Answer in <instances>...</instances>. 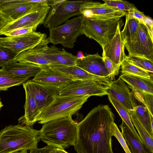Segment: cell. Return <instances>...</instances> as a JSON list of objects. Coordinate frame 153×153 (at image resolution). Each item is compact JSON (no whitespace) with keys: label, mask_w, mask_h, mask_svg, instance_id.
Here are the masks:
<instances>
[{"label":"cell","mask_w":153,"mask_h":153,"mask_svg":"<svg viewBox=\"0 0 153 153\" xmlns=\"http://www.w3.org/2000/svg\"><path fill=\"white\" fill-rule=\"evenodd\" d=\"M33 31V28L32 27H21L5 33L2 35H5L7 37H16L25 35Z\"/></svg>","instance_id":"cell-36"},{"label":"cell","mask_w":153,"mask_h":153,"mask_svg":"<svg viewBox=\"0 0 153 153\" xmlns=\"http://www.w3.org/2000/svg\"><path fill=\"white\" fill-rule=\"evenodd\" d=\"M29 78L12 74L2 67L0 69V91H6L12 87L23 84Z\"/></svg>","instance_id":"cell-26"},{"label":"cell","mask_w":153,"mask_h":153,"mask_svg":"<svg viewBox=\"0 0 153 153\" xmlns=\"http://www.w3.org/2000/svg\"><path fill=\"white\" fill-rule=\"evenodd\" d=\"M4 67L7 71L12 74L29 78L34 77L42 69L40 66L36 64L15 61Z\"/></svg>","instance_id":"cell-24"},{"label":"cell","mask_w":153,"mask_h":153,"mask_svg":"<svg viewBox=\"0 0 153 153\" xmlns=\"http://www.w3.org/2000/svg\"><path fill=\"white\" fill-rule=\"evenodd\" d=\"M50 68L64 74L74 80H90L108 87L113 81L108 77H102L90 74L77 65L65 66L56 64L48 65Z\"/></svg>","instance_id":"cell-16"},{"label":"cell","mask_w":153,"mask_h":153,"mask_svg":"<svg viewBox=\"0 0 153 153\" xmlns=\"http://www.w3.org/2000/svg\"><path fill=\"white\" fill-rule=\"evenodd\" d=\"M85 10L91 11L94 15L111 17H121L125 16L126 13L117 9L111 7L104 3L85 1L82 4L80 12Z\"/></svg>","instance_id":"cell-22"},{"label":"cell","mask_w":153,"mask_h":153,"mask_svg":"<svg viewBox=\"0 0 153 153\" xmlns=\"http://www.w3.org/2000/svg\"><path fill=\"white\" fill-rule=\"evenodd\" d=\"M42 4L48 5L31 0H0V14L10 22L23 17Z\"/></svg>","instance_id":"cell-13"},{"label":"cell","mask_w":153,"mask_h":153,"mask_svg":"<svg viewBox=\"0 0 153 153\" xmlns=\"http://www.w3.org/2000/svg\"><path fill=\"white\" fill-rule=\"evenodd\" d=\"M108 87L92 80H73L60 89L58 91V95L102 96L108 95L106 91Z\"/></svg>","instance_id":"cell-9"},{"label":"cell","mask_w":153,"mask_h":153,"mask_svg":"<svg viewBox=\"0 0 153 153\" xmlns=\"http://www.w3.org/2000/svg\"><path fill=\"white\" fill-rule=\"evenodd\" d=\"M85 1L62 0L52 5L44 21V26L50 30L65 22L71 17L82 15L80 9Z\"/></svg>","instance_id":"cell-7"},{"label":"cell","mask_w":153,"mask_h":153,"mask_svg":"<svg viewBox=\"0 0 153 153\" xmlns=\"http://www.w3.org/2000/svg\"><path fill=\"white\" fill-rule=\"evenodd\" d=\"M110 102L114 107L126 124L129 128L136 137L140 141L141 139L137 132L131 122L128 111L121 104L111 96L108 95Z\"/></svg>","instance_id":"cell-30"},{"label":"cell","mask_w":153,"mask_h":153,"mask_svg":"<svg viewBox=\"0 0 153 153\" xmlns=\"http://www.w3.org/2000/svg\"><path fill=\"white\" fill-rule=\"evenodd\" d=\"M121 72L123 74H131L145 78L153 77V74L144 70L125 60L121 64Z\"/></svg>","instance_id":"cell-31"},{"label":"cell","mask_w":153,"mask_h":153,"mask_svg":"<svg viewBox=\"0 0 153 153\" xmlns=\"http://www.w3.org/2000/svg\"><path fill=\"white\" fill-rule=\"evenodd\" d=\"M131 90L135 99L142 103L153 116V94L134 89Z\"/></svg>","instance_id":"cell-33"},{"label":"cell","mask_w":153,"mask_h":153,"mask_svg":"<svg viewBox=\"0 0 153 153\" xmlns=\"http://www.w3.org/2000/svg\"><path fill=\"white\" fill-rule=\"evenodd\" d=\"M42 56L51 62L52 64L65 66L76 65L78 58L76 56L54 45L48 46L41 52Z\"/></svg>","instance_id":"cell-20"},{"label":"cell","mask_w":153,"mask_h":153,"mask_svg":"<svg viewBox=\"0 0 153 153\" xmlns=\"http://www.w3.org/2000/svg\"><path fill=\"white\" fill-rule=\"evenodd\" d=\"M123 25V21L118 23L114 35L102 48V57L108 58L119 67L127 57L124 51L125 43L120 33L121 28Z\"/></svg>","instance_id":"cell-14"},{"label":"cell","mask_w":153,"mask_h":153,"mask_svg":"<svg viewBox=\"0 0 153 153\" xmlns=\"http://www.w3.org/2000/svg\"><path fill=\"white\" fill-rule=\"evenodd\" d=\"M3 106V104L1 100V99L0 98V110H1V108Z\"/></svg>","instance_id":"cell-44"},{"label":"cell","mask_w":153,"mask_h":153,"mask_svg":"<svg viewBox=\"0 0 153 153\" xmlns=\"http://www.w3.org/2000/svg\"><path fill=\"white\" fill-rule=\"evenodd\" d=\"M46 37L45 34L34 31L20 36L0 37V46L9 49L17 56L35 47Z\"/></svg>","instance_id":"cell-11"},{"label":"cell","mask_w":153,"mask_h":153,"mask_svg":"<svg viewBox=\"0 0 153 153\" xmlns=\"http://www.w3.org/2000/svg\"><path fill=\"white\" fill-rule=\"evenodd\" d=\"M39 131L31 126L10 125L0 132V153H13L37 147Z\"/></svg>","instance_id":"cell-2"},{"label":"cell","mask_w":153,"mask_h":153,"mask_svg":"<svg viewBox=\"0 0 153 153\" xmlns=\"http://www.w3.org/2000/svg\"><path fill=\"white\" fill-rule=\"evenodd\" d=\"M140 122L153 137V116L148 109L142 105H137L134 109Z\"/></svg>","instance_id":"cell-29"},{"label":"cell","mask_w":153,"mask_h":153,"mask_svg":"<svg viewBox=\"0 0 153 153\" xmlns=\"http://www.w3.org/2000/svg\"><path fill=\"white\" fill-rule=\"evenodd\" d=\"M9 22L0 14V30Z\"/></svg>","instance_id":"cell-41"},{"label":"cell","mask_w":153,"mask_h":153,"mask_svg":"<svg viewBox=\"0 0 153 153\" xmlns=\"http://www.w3.org/2000/svg\"><path fill=\"white\" fill-rule=\"evenodd\" d=\"M55 148L53 146L47 145L41 148H36L31 149L29 153H56Z\"/></svg>","instance_id":"cell-40"},{"label":"cell","mask_w":153,"mask_h":153,"mask_svg":"<svg viewBox=\"0 0 153 153\" xmlns=\"http://www.w3.org/2000/svg\"><path fill=\"white\" fill-rule=\"evenodd\" d=\"M85 17L83 15L68 19L63 24L49 30L47 38L48 43L54 45L61 44L68 48L72 49L77 39L82 35V30Z\"/></svg>","instance_id":"cell-6"},{"label":"cell","mask_w":153,"mask_h":153,"mask_svg":"<svg viewBox=\"0 0 153 153\" xmlns=\"http://www.w3.org/2000/svg\"><path fill=\"white\" fill-rule=\"evenodd\" d=\"M105 66L111 74L114 77L119 74L120 67L113 63L108 58L102 57Z\"/></svg>","instance_id":"cell-37"},{"label":"cell","mask_w":153,"mask_h":153,"mask_svg":"<svg viewBox=\"0 0 153 153\" xmlns=\"http://www.w3.org/2000/svg\"><path fill=\"white\" fill-rule=\"evenodd\" d=\"M120 77L128 84V87L131 89L153 94V77L147 78L123 74Z\"/></svg>","instance_id":"cell-23"},{"label":"cell","mask_w":153,"mask_h":153,"mask_svg":"<svg viewBox=\"0 0 153 153\" xmlns=\"http://www.w3.org/2000/svg\"><path fill=\"white\" fill-rule=\"evenodd\" d=\"M114 115L109 106L100 105L93 108L76 125L74 148L77 153H114L111 126Z\"/></svg>","instance_id":"cell-1"},{"label":"cell","mask_w":153,"mask_h":153,"mask_svg":"<svg viewBox=\"0 0 153 153\" xmlns=\"http://www.w3.org/2000/svg\"><path fill=\"white\" fill-rule=\"evenodd\" d=\"M76 125L72 117L45 123L39 131L40 140L47 145L64 149L74 146L76 138Z\"/></svg>","instance_id":"cell-3"},{"label":"cell","mask_w":153,"mask_h":153,"mask_svg":"<svg viewBox=\"0 0 153 153\" xmlns=\"http://www.w3.org/2000/svg\"><path fill=\"white\" fill-rule=\"evenodd\" d=\"M153 34L147 26L140 22L133 40L125 45L128 55L145 58L153 62Z\"/></svg>","instance_id":"cell-8"},{"label":"cell","mask_w":153,"mask_h":153,"mask_svg":"<svg viewBox=\"0 0 153 153\" xmlns=\"http://www.w3.org/2000/svg\"><path fill=\"white\" fill-rule=\"evenodd\" d=\"M136 7L134 5L129 2L123 0H117L116 8L119 10L126 13Z\"/></svg>","instance_id":"cell-38"},{"label":"cell","mask_w":153,"mask_h":153,"mask_svg":"<svg viewBox=\"0 0 153 153\" xmlns=\"http://www.w3.org/2000/svg\"><path fill=\"white\" fill-rule=\"evenodd\" d=\"M25 93V114L18 120L19 124L31 126L38 121L40 113L34 96L26 82L22 84Z\"/></svg>","instance_id":"cell-18"},{"label":"cell","mask_w":153,"mask_h":153,"mask_svg":"<svg viewBox=\"0 0 153 153\" xmlns=\"http://www.w3.org/2000/svg\"><path fill=\"white\" fill-rule=\"evenodd\" d=\"M49 43L47 37L35 47L24 51L16 57L14 61L19 62H27L40 66L49 65L52 63L42 56L41 52Z\"/></svg>","instance_id":"cell-19"},{"label":"cell","mask_w":153,"mask_h":153,"mask_svg":"<svg viewBox=\"0 0 153 153\" xmlns=\"http://www.w3.org/2000/svg\"><path fill=\"white\" fill-rule=\"evenodd\" d=\"M131 122L136 128L141 140L147 149L153 153V137L149 134L139 120L135 111H128Z\"/></svg>","instance_id":"cell-27"},{"label":"cell","mask_w":153,"mask_h":153,"mask_svg":"<svg viewBox=\"0 0 153 153\" xmlns=\"http://www.w3.org/2000/svg\"><path fill=\"white\" fill-rule=\"evenodd\" d=\"M120 127L121 130V133L127 143L131 153H153L147 149L143 142L136 137L123 121Z\"/></svg>","instance_id":"cell-25"},{"label":"cell","mask_w":153,"mask_h":153,"mask_svg":"<svg viewBox=\"0 0 153 153\" xmlns=\"http://www.w3.org/2000/svg\"><path fill=\"white\" fill-rule=\"evenodd\" d=\"M122 17L93 15L85 17L82 34L97 41L102 48L114 35Z\"/></svg>","instance_id":"cell-5"},{"label":"cell","mask_w":153,"mask_h":153,"mask_svg":"<svg viewBox=\"0 0 153 153\" xmlns=\"http://www.w3.org/2000/svg\"><path fill=\"white\" fill-rule=\"evenodd\" d=\"M126 14L138 19L139 21L143 22L145 19L147 17L135 7L127 12Z\"/></svg>","instance_id":"cell-39"},{"label":"cell","mask_w":153,"mask_h":153,"mask_svg":"<svg viewBox=\"0 0 153 153\" xmlns=\"http://www.w3.org/2000/svg\"><path fill=\"white\" fill-rule=\"evenodd\" d=\"M51 7L42 4L29 13L16 21L8 23L0 30V36L6 32L21 27L33 28L36 31L40 24H43Z\"/></svg>","instance_id":"cell-10"},{"label":"cell","mask_w":153,"mask_h":153,"mask_svg":"<svg viewBox=\"0 0 153 153\" xmlns=\"http://www.w3.org/2000/svg\"><path fill=\"white\" fill-rule=\"evenodd\" d=\"M76 63L77 66L91 74L114 78L107 69L102 57L97 53L88 54L82 59L78 58Z\"/></svg>","instance_id":"cell-17"},{"label":"cell","mask_w":153,"mask_h":153,"mask_svg":"<svg viewBox=\"0 0 153 153\" xmlns=\"http://www.w3.org/2000/svg\"><path fill=\"white\" fill-rule=\"evenodd\" d=\"M108 95L118 101L128 111L137 106L133 92L120 77L113 81L106 89Z\"/></svg>","instance_id":"cell-15"},{"label":"cell","mask_w":153,"mask_h":153,"mask_svg":"<svg viewBox=\"0 0 153 153\" xmlns=\"http://www.w3.org/2000/svg\"><path fill=\"white\" fill-rule=\"evenodd\" d=\"M26 83L34 96L40 115L53 102L55 96L58 94L32 80L27 81Z\"/></svg>","instance_id":"cell-21"},{"label":"cell","mask_w":153,"mask_h":153,"mask_svg":"<svg viewBox=\"0 0 153 153\" xmlns=\"http://www.w3.org/2000/svg\"><path fill=\"white\" fill-rule=\"evenodd\" d=\"M111 132L112 136H114L118 140L126 153H131L128 145L117 126L114 122L111 125Z\"/></svg>","instance_id":"cell-35"},{"label":"cell","mask_w":153,"mask_h":153,"mask_svg":"<svg viewBox=\"0 0 153 153\" xmlns=\"http://www.w3.org/2000/svg\"><path fill=\"white\" fill-rule=\"evenodd\" d=\"M55 151L56 153H68L65 151L64 149L58 148H56Z\"/></svg>","instance_id":"cell-42"},{"label":"cell","mask_w":153,"mask_h":153,"mask_svg":"<svg viewBox=\"0 0 153 153\" xmlns=\"http://www.w3.org/2000/svg\"><path fill=\"white\" fill-rule=\"evenodd\" d=\"M90 96L55 95L52 103L41 114L38 123L44 124L55 120L72 117Z\"/></svg>","instance_id":"cell-4"},{"label":"cell","mask_w":153,"mask_h":153,"mask_svg":"<svg viewBox=\"0 0 153 153\" xmlns=\"http://www.w3.org/2000/svg\"><path fill=\"white\" fill-rule=\"evenodd\" d=\"M27 150L25 151H23L21 152V153H27Z\"/></svg>","instance_id":"cell-45"},{"label":"cell","mask_w":153,"mask_h":153,"mask_svg":"<svg viewBox=\"0 0 153 153\" xmlns=\"http://www.w3.org/2000/svg\"><path fill=\"white\" fill-rule=\"evenodd\" d=\"M126 60L131 64L151 74L153 72V62L145 58L128 55Z\"/></svg>","instance_id":"cell-32"},{"label":"cell","mask_w":153,"mask_h":153,"mask_svg":"<svg viewBox=\"0 0 153 153\" xmlns=\"http://www.w3.org/2000/svg\"><path fill=\"white\" fill-rule=\"evenodd\" d=\"M16 56L9 49L0 46V67H4L14 61Z\"/></svg>","instance_id":"cell-34"},{"label":"cell","mask_w":153,"mask_h":153,"mask_svg":"<svg viewBox=\"0 0 153 153\" xmlns=\"http://www.w3.org/2000/svg\"><path fill=\"white\" fill-rule=\"evenodd\" d=\"M124 27L120 32L122 39L125 45L131 42L137 31L140 21L137 19L126 14Z\"/></svg>","instance_id":"cell-28"},{"label":"cell","mask_w":153,"mask_h":153,"mask_svg":"<svg viewBox=\"0 0 153 153\" xmlns=\"http://www.w3.org/2000/svg\"><path fill=\"white\" fill-rule=\"evenodd\" d=\"M40 66L42 69L32 80L58 95L60 89L74 80L48 65Z\"/></svg>","instance_id":"cell-12"},{"label":"cell","mask_w":153,"mask_h":153,"mask_svg":"<svg viewBox=\"0 0 153 153\" xmlns=\"http://www.w3.org/2000/svg\"><path fill=\"white\" fill-rule=\"evenodd\" d=\"M76 57L80 59H82L85 57L83 53L80 51H78Z\"/></svg>","instance_id":"cell-43"}]
</instances>
